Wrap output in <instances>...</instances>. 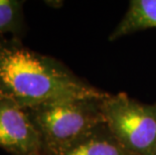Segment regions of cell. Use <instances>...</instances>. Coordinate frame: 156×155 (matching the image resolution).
I'll return each instance as SVG.
<instances>
[{"label":"cell","instance_id":"cell-2","mask_svg":"<svg viewBox=\"0 0 156 155\" xmlns=\"http://www.w3.org/2000/svg\"><path fill=\"white\" fill-rule=\"evenodd\" d=\"M104 98H67L25 108L41 140L44 152L58 155L83 135L105 123L102 112Z\"/></svg>","mask_w":156,"mask_h":155},{"label":"cell","instance_id":"cell-8","mask_svg":"<svg viewBox=\"0 0 156 155\" xmlns=\"http://www.w3.org/2000/svg\"><path fill=\"white\" fill-rule=\"evenodd\" d=\"M34 155H48V154H45L44 152H42V153H38V154H34Z\"/></svg>","mask_w":156,"mask_h":155},{"label":"cell","instance_id":"cell-6","mask_svg":"<svg viewBox=\"0 0 156 155\" xmlns=\"http://www.w3.org/2000/svg\"><path fill=\"white\" fill-rule=\"evenodd\" d=\"M148 28H156V0H133L124 17L109 36V41Z\"/></svg>","mask_w":156,"mask_h":155},{"label":"cell","instance_id":"cell-3","mask_svg":"<svg viewBox=\"0 0 156 155\" xmlns=\"http://www.w3.org/2000/svg\"><path fill=\"white\" fill-rule=\"evenodd\" d=\"M105 124L132 155H156V104L148 105L125 93L102 101Z\"/></svg>","mask_w":156,"mask_h":155},{"label":"cell","instance_id":"cell-5","mask_svg":"<svg viewBox=\"0 0 156 155\" xmlns=\"http://www.w3.org/2000/svg\"><path fill=\"white\" fill-rule=\"evenodd\" d=\"M58 155H132L103 123L83 135Z\"/></svg>","mask_w":156,"mask_h":155},{"label":"cell","instance_id":"cell-7","mask_svg":"<svg viewBox=\"0 0 156 155\" xmlns=\"http://www.w3.org/2000/svg\"><path fill=\"white\" fill-rule=\"evenodd\" d=\"M23 3L19 0H0V38L9 34L21 39L26 28Z\"/></svg>","mask_w":156,"mask_h":155},{"label":"cell","instance_id":"cell-4","mask_svg":"<svg viewBox=\"0 0 156 155\" xmlns=\"http://www.w3.org/2000/svg\"><path fill=\"white\" fill-rule=\"evenodd\" d=\"M0 148L11 155L44 152L41 140L25 108L0 96Z\"/></svg>","mask_w":156,"mask_h":155},{"label":"cell","instance_id":"cell-1","mask_svg":"<svg viewBox=\"0 0 156 155\" xmlns=\"http://www.w3.org/2000/svg\"><path fill=\"white\" fill-rule=\"evenodd\" d=\"M108 93L82 80L48 55L14 37L0 38V96L30 108L67 98H104Z\"/></svg>","mask_w":156,"mask_h":155}]
</instances>
